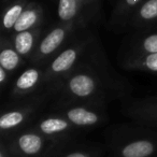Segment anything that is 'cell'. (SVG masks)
I'll list each match as a JSON object with an SVG mask.
<instances>
[{"mask_svg":"<svg viewBox=\"0 0 157 157\" xmlns=\"http://www.w3.org/2000/svg\"><path fill=\"white\" fill-rule=\"evenodd\" d=\"M44 87V67L33 65L21 72L11 90L12 98L16 100L27 99Z\"/></svg>","mask_w":157,"mask_h":157,"instance_id":"cell-9","label":"cell"},{"mask_svg":"<svg viewBox=\"0 0 157 157\" xmlns=\"http://www.w3.org/2000/svg\"><path fill=\"white\" fill-rule=\"evenodd\" d=\"M55 112L66 117L75 128H92L107 120L103 107L87 103H63L54 105Z\"/></svg>","mask_w":157,"mask_h":157,"instance_id":"cell-6","label":"cell"},{"mask_svg":"<svg viewBox=\"0 0 157 157\" xmlns=\"http://www.w3.org/2000/svg\"><path fill=\"white\" fill-rule=\"evenodd\" d=\"M42 105L43 101L41 98H27L5 110L0 116L2 140H8L16 132L28 127L38 115Z\"/></svg>","mask_w":157,"mask_h":157,"instance_id":"cell-4","label":"cell"},{"mask_svg":"<svg viewBox=\"0 0 157 157\" xmlns=\"http://www.w3.org/2000/svg\"><path fill=\"white\" fill-rule=\"evenodd\" d=\"M78 27L75 24L58 22L44 35V37L41 38L35 54L29 61L38 66L48 65L51 59L67 45V41Z\"/></svg>","mask_w":157,"mask_h":157,"instance_id":"cell-5","label":"cell"},{"mask_svg":"<svg viewBox=\"0 0 157 157\" xmlns=\"http://www.w3.org/2000/svg\"><path fill=\"white\" fill-rule=\"evenodd\" d=\"M126 114L139 124L157 128V99H142L128 103Z\"/></svg>","mask_w":157,"mask_h":157,"instance_id":"cell-10","label":"cell"},{"mask_svg":"<svg viewBox=\"0 0 157 157\" xmlns=\"http://www.w3.org/2000/svg\"><path fill=\"white\" fill-rule=\"evenodd\" d=\"M60 150L54 157H99V153L95 151V148L87 147H76L63 151Z\"/></svg>","mask_w":157,"mask_h":157,"instance_id":"cell-20","label":"cell"},{"mask_svg":"<svg viewBox=\"0 0 157 157\" xmlns=\"http://www.w3.org/2000/svg\"><path fill=\"white\" fill-rule=\"evenodd\" d=\"M25 61L26 60L15 50L11 38L2 36L0 40V67L12 74L20 69Z\"/></svg>","mask_w":157,"mask_h":157,"instance_id":"cell-13","label":"cell"},{"mask_svg":"<svg viewBox=\"0 0 157 157\" xmlns=\"http://www.w3.org/2000/svg\"><path fill=\"white\" fill-rule=\"evenodd\" d=\"M0 157H13L3 141H1V144H0Z\"/></svg>","mask_w":157,"mask_h":157,"instance_id":"cell-23","label":"cell"},{"mask_svg":"<svg viewBox=\"0 0 157 157\" xmlns=\"http://www.w3.org/2000/svg\"><path fill=\"white\" fill-rule=\"evenodd\" d=\"M42 38V27L13 33L11 37L15 50L25 60H30Z\"/></svg>","mask_w":157,"mask_h":157,"instance_id":"cell-11","label":"cell"},{"mask_svg":"<svg viewBox=\"0 0 157 157\" xmlns=\"http://www.w3.org/2000/svg\"><path fill=\"white\" fill-rule=\"evenodd\" d=\"M5 1H10V0H5Z\"/></svg>","mask_w":157,"mask_h":157,"instance_id":"cell-24","label":"cell"},{"mask_svg":"<svg viewBox=\"0 0 157 157\" xmlns=\"http://www.w3.org/2000/svg\"><path fill=\"white\" fill-rule=\"evenodd\" d=\"M115 157H157V136L133 135L117 140L113 145Z\"/></svg>","mask_w":157,"mask_h":157,"instance_id":"cell-8","label":"cell"},{"mask_svg":"<svg viewBox=\"0 0 157 157\" xmlns=\"http://www.w3.org/2000/svg\"><path fill=\"white\" fill-rule=\"evenodd\" d=\"M29 3L28 0H14L11 1L2 12V29L7 33L13 31L16 22L20 18L26 6Z\"/></svg>","mask_w":157,"mask_h":157,"instance_id":"cell-18","label":"cell"},{"mask_svg":"<svg viewBox=\"0 0 157 157\" xmlns=\"http://www.w3.org/2000/svg\"><path fill=\"white\" fill-rule=\"evenodd\" d=\"M10 76H11V74L7 70H5L3 68L0 67V85H1L2 90L7 87V84L9 83Z\"/></svg>","mask_w":157,"mask_h":157,"instance_id":"cell-21","label":"cell"},{"mask_svg":"<svg viewBox=\"0 0 157 157\" xmlns=\"http://www.w3.org/2000/svg\"><path fill=\"white\" fill-rule=\"evenodd\" d=\"M44 20V10L41 5L36 1H29L26 6L20 18L16 22L12 33H21V31L29 30V29L41 27Z\"/></svg>","mask_w":157,"mask_h":157,"instance_id":"cell-12","label":"cell"},{"mask_svg":"<svg viewBox=\"0 0 157 157\" xmlns=\"http://www.w3.org/2000/svg\"><path fill=\"white\" fill-rule=\"evenodd\" d=\"M90 40L82 38L67 44L48 65L44 66V87L50 88L73 71L83 60Z\"/></svg>","mask_w":157,"mask_h":157,"instance_id":"cell-3","label":"cell"},{"mask_svg":"<svg viewBox=\"0 0 157 157\" xmlns=\"http://www.w3.org/2000/svg\"><path fill=\"white\" fill-rule=\"evenodd\" d=\"M57 15L60 23L80 26L84 20V12L78 0H58Z\"/></svg>","mask_w":157,"mask_h":157,"instance_id":"cell-14","label":"cell"},{"mask_svg":"<svg viewBox=\"0 0 157 157\" xmlns=\"http://www.w3.org/2000/svg\"><path fill=\"white\" fill-rule=\"evenodd\" d=\"M131 53L133 54L157 53V29L139 38V40L133 44Z\"/></svg>","mask_w":157,"mask_h":157,"instance_id":"cell-19","label":"cell"},{"mask_svg":"<svg viewBox=\"0 0 157 157\" xmlns=\"http://www.w3.org/2000/svg\"><path fill=\"white\" fill-rule=\"evenodd\" d=\"M78 1H80L82 8H83V12L95 8V2H96V0H78Z\"/></svg>","mask_w":157,"mask_h":157,"instance_id":"cell-22","label":"cell"},{"mask_svg":"<svg viewBox=\"0 0 157 157\" xmlns=\"http://www.w3.org/2000/svg\"><path fill=\"white\" fill-rule=\"evenodd\" d=\"M108 88L99 70L82 61L73 71L48 90L56 97L55 105L75 102L103 107Z\"/></svg>","mask_w":157,"mask_h":157,"instance_id":"cell-1","label":"cell"},{"mask_svg":"<svg viewBox=\"0 0 157 157\" xmlns=\"http://www.w3.org/2000/svg\"><path fill=\"white\" fill-rule=\"evenodd\" d=\"M124 68L132 71H144L157 74V53H144L133 54L126 57L124 60Z\"/></svg>","mask_w":157,"mask_h":157,"instance_id":"cell-15","label":"cell"},{"mask_svg":"<svg viewBox=\"0 0 157 157\" xmlns=\"http://www.w3.org/2000/svg\"><path fill=\"white\" fill-rule=\"evenodd\" d=\"M144 0H118L117 5L111 14V24L113 26H121L129 22L136 10L140 7Z\"/></svg>","mask_w":157,"mask_h":157,"instance_id":"cell-17","label":"cell"},{"mask_svg":"<svg viewBox=\"0 0 157 157\" xmlns=\"http://www.w3.org/2000/svg\"><path fill=\"white\" fill-rule=\"evenodd\" d=\"M2 141L13 157H54L66 146L48 139L31 127H26Z\"/></svg>","mask_w":157,"mask_h":157,"instance_id":"cell-2","label":"cell"},{"mask_svg":"<svg viewBox=\"0 0 157 157\" xmlns=\"http://www.w3.org/2000/svg\"><path fill=\"white\" fill-rule=\"evenodd\" d=\"M28 127L33 128L48 139L66 145L78 129L67 118L55 111L54 113L41 116Z\"/></svg>","mask_w":157,"mask_h":157,"instance_id":"cell-7","label":"cell"},{"mask_svg":"<svg viewBox=\"0 0 157 157\" xmlns=\"http://www.w3.org/2000/svg\"><path fill=\"white\" fill-rule=\"evenodd\" d=\"M135 28H143L157 22V0H144L130 18Z\"/></svg>","mask_w":157,"mask_h":157,"instance_id":"cell-16","label":"cell"}]
</instances>
